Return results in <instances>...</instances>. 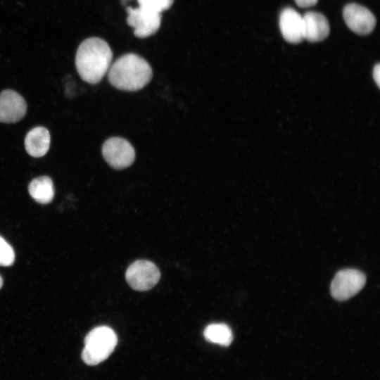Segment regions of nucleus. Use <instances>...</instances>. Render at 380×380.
Instances as JSON below:
<instances>
[{"mask_svg":"<svg viewBox=\"0 0 380 380\" xmlns=\"http://www.w3.org/2000/svg\"><path fill=\"white\" fill-rule=\"evenodd\" d=\"M113 58L106 42L99 37H90L79 46L75 66L80 77L89 84L99 82L108 71Z\"/></svg>","mask_w":380,"mask_h":380,"instance_id":"1","label":"nucleus"},{"mask_svg":"<svg viewBox=\"0 0 380 380\" xmlns=\"http://www.w3.org/2000/svg\"><path fill=\"white\" fill-rule=\"evenodd\" d=\"M109 82L116 89L134 91L144 88L151 80L152 69L148 63L135 53H126L109 68Z\"/></svg>","mask_w":380,"mask_h":380,"instance_id":"2","label":"nucleus"},{"mask_svg":"<svg viewBox=\"0 0 380 380\" xmlns=\"http://www.w3.org/2000/svg\"><path fill=\"white\" fill-rule=\"evenodd\" d=\"M117 343V335L111 328L106 326L95 327L84 338L82 358L87 365H96L110 356Z\"/></svg>","mask_w":380,"mask_h":380,"instance_id":"3","label":"nucleus"},{"mask_svg":"<svg viewBox=\"0 0 380 380\" xmlns=\"http://www.w3.org/2000/svg\"><path fill=\"white\" fill-rule=\"evenodd\" d=\"M365 282V274L357 270H340L331 281V294L337 300H348L357 294L363 288Z\"/></svg>","mask_w":380,"mask_h":380,"instance_id":"4","label":"nucleus"},{"mask_svg":"<svg viewBox=\"0 0 380 380\" xmlns=\"http://www.w3.org/2000/svg\"><path fill=\"white\" fill-rule=\"evenodd\" d=\"M125 277L132 289L144 291L152 289L158 282L160 273L153 262L138 260L129 266Z\"/></svg>","mask_w":380,"mask_h":380,"instance_id":"5","label":"nucleus"},{"mask_svg":"<svg viewBox=\"0 0 380 380\" xmlns=\"http://www.w3.org/2000/svg\"><path fill=\"white\" fill-rule=\"evenodd\" d=\"M102 154L107 163L114 169L121 170L130 166L135 159V151L126 139L113 137L103 144Z\"/></svg>","mask_w":380,"mask_h":380,"instance_id":"6","label":"nucleus"},{"mask_svg":"<svg viewBox=\"0 0 380 380\" xmlns=\"http://www.w3.org/2000/svg\"><path fill=\"white\" fill-rule=\"evenodd\" d=\"M127 24L132 27L137 37L145 38L155 34L161 24L160 13L150 11L140 6L127 8Z\"/></svg>","mask_w":380,"mask_h":380,"instance_id":"7","label":"nucleus"},{"mask_svg":"<svg viewBox=\"0 0 380 380\" xmlns=\"http://www.w3.org/2000/svg\"><path fill=\"white\" fill-rule=\"evenodd\" d=\"M343 16L347 26L357 34H368L376 25V20L373 13L357 4L346 5L343 8Z\"/></svg>","mask_w":380,"mask_h":380,"instance_id":"8","label":"nucleus"},{"mask_svg":"<svg viewBox=\"0 0 380 380\" xmlns=\"http://www.w3.org/2000/svg\"><path fill=\"white\" fill-rule=\"evenodd\" d=\"M26 111V102L18 92L6 89L0 93V122H17L23 118Z\"/></svg>","mask_w":380,"mask_h":380,"instance_id":"9","label":"nucleus"},{"mask_svg":"<svg viewBox=\"0 0 380 380\" xmlns=\"http://www.w3.org/2000/svg\"><path fill=\"white\" fill-rule=\"evenodd\" d=\"M279 27L286 42L298 44L304 40L303 15L295 9L286 8L281 11Z\"/></svg>","mask_w":380,"mask_h":380,"instance_id":"10","label":"nucleus"},{"mask_svg":"<svg viewBox=\"0 0 380 380\" xmlns=\"http://www.w3.org/2000/svg\"><path fill=\"white\" fill-rule=\"evenodd\" d=\"M304 39L320 42L329 34V24L326 17L318 12L308 11L303 15Z\"/></svg>","mask_w":380,"mask_h":380,"instance_id":"11","label":"nucleus"},{"mask_svg":"<svg viewBox=\"0 0 380 380\" xmlns=\"http://www.w3.org/2000/svg\"><path fill=\"white\" fill-rule=\"evenodd\" d=\"M50 141L49 130L44 127H36L27 132L25 138V147L30 156L40 158L48 152Z\"/></svg>","mask_w":380,"mask_h":380,"instance_id":"12","label":"nucleus"},{"mask_svg":"<svg viewBox=\"0 0 380 380\" xmlns=\"http://www.w3.org/2000/svg\"><path fill=\"white\" fill-rule=\"evenodd\" d=\"M29 194L37 203L46 204L54 196V187L51 179L47 176L37 177L28 186Z\"/></svg>","mask_w":380,"mask_h":380,"instance_id":"13","label":"nucleus"},{"mask_svg":"<svg viewBox=\"0 0 380 380\" xmlns=\"http://www.w3.org/2000/svg\"><path fill=\"white\" fill-rule=\"evenodd\" d=\"M206 341L223 346H228L233 340V334L229 326L223 323L208 325L203 331Z\"/></svg>","mask_w":380,"mask_h":380,"instance_id":"14","label":"nucleus"},{"mask_svg":"<svg viewBox=\"0 0 380 380\" xmlns=\"http://www.w3.org/2000/svg\"><path fill=\"white\" fill-rule=\"evenodd\" d=\"M140 7L158 13L169 9L174 0H137Z\"/></svg>","mask_w":380,"mask_h":380,"instance_id":"15","label":"nucleus"},{"mask_svg":"<svg viewBox=\"0 0 380 380\" xmlns=\"http://www.w3.org/2000/svg\"><path fill=\"white\" fill-rule=\"evenodd\" d=\"M15 260V253L11 245L0 236V265L10 266Z\"/></svg>","mask_w":380,"mask_h":380,"instance_id":"16","label":"nucleus"},{"mask_svg":"<svg viewBox=\"0 0 380 380\" xmlns=\"http://www.w3.org/2000/svg\"><path fill=\"white\" fill-rule=\"evenodd\" d=\"M318 0H295L296 4L301 8H307L315 6Z\"/></svg>","mask_w":380,"mask_h":380,"instance_id":"17","label":"nucleus"},{"mask_svg":"<svg viewBox=\"0 0 380 380\" xmlns=\"http://www.w3.org/2000/svg\"><path fill=\"white\" fill-rule=\"evenodd\" d=\"M373 77L374 79V81L376 82V84L379 85V80H380V65L379 63H377L373 70Z\"/></svg>","mask_w":380,"mask_h":380,"instance_id":"18","label":"nucleus"},{"mask_svg":"<svg viewBox=\"0 0 380 380\" xmlns=\"http://www.w3.org/2000/svg\"><path fill=\"white\" fill-rule=\"evenodd\" d=\"M2 285H3V280H2V278L0 276V289L1 288Z\"/></svg>","mask_w":380,"mask_h":380,"instance_id":"19","label":"nucleus"},{"mask_svg":"<svg viewBox=\"0 0 380 380\" xmlns=\"http://www.w3.org/2000/svg\"><path fill=\"white\" fill-rule=\"evenodd\" d=\"M129 0H121L122 4H125Z\"/></svg>","mask_w":380,"mask_h":380,"instance_id":"20","label":"nucleus"}]
</instances>
